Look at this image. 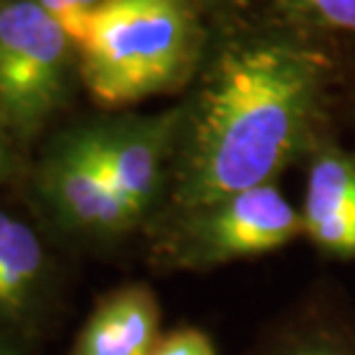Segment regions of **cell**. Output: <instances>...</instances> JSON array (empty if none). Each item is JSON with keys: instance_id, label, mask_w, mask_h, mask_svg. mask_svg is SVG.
Wrapping results in <instances>:
<instances>
[{"instance_id": "6da1fadb", "label": "cell", "mask_w": 355, "mask_h": 355, "mask_svg": "<svg viewBox=\"0 0 355 355\" xmlns=\"http://www.w3.org/2000/svg\"><path fill=\"white\" fill-rule=\"evenodd\" d=\"M316 92L318 67L293 49L259 44L222 58L198 104L184 208L272 182L307 132Z\"/></svg>"}, {"instance_id": "ba28073f", "label": "cell", "mask_w": 355, "mask_h": 355, "mask_svg": "<svg viewBox=\"0 0 355 355\" xmlns=\"http://www.w3.org/2000/svg\"><path fill=\"white\" fill-rule=\"evenodd\" d=\"M159 339V304L150 288L125 286L97 304L72 355H150Z\"/></svg>"}, {"instance_id": "9a60e30c", "label": "cell", "mask_w": 355, "mask_h": 355, "mask_svg": "<svg viewBox=\"0 0 355 355\" xmlns=\"http://www.w3.org/2000/svg\"><path fill=\"white\" fill-rule=\"evenodd\" d=\"M0 355H14V353H10V351H5V349H0Z\"/></svg>"}, {"instance_id": "30bf717a", "label": "cell", "mask_w": 355, "mask_h": 355, "mask_svg": "<svg viewBox=\"0 0 355 355\" xmlns=\"http://www.w3.org/2000/svg\"><path fill=\"white\" fill-rule=\"evenodd\" d=\"M42 5L51 17L62 26V31L67 33V37L79 44L86 35L88 21L92 12L97 10L104 0H35Z\"/></svg>"}, {"instance_id": "4fadbf2b", "label": "cell", "mask_w": 355, "mask_h": 355, "mask_svg": "<svg viewBox=\"0 0 355 355\" xmlns=\"http://www.w3.org/2000/svg\"><path fill=\"white\" fill-rule=\"evenodd\" d=\"M275 355H355V349L339 342L335 337L311 335L302 339H293Z\"/></svg>"}, {"instance_id": "277c9868", "label": "cell", "mask_w": 355, "mask_h": 355, "mask_svg": "<svg viewBox=\"0 0 355 355\" xmlns=\"http://www.w3.org/2000/svg\"><path fill=\"white\" fill-rule=\"evenodd\" d=\"M297 233L300 212L268 182L198 210L182 252L191 266H222L282 250Z\"/></svg>"}, {"instance_id": "5b68a950", "label": "cell", "mask_w": 355, "mask_h": 355, "mask_svg": "<svg viewBox=\"0 0 355 355\" xmlns=\"http://www.w3.org/2000/svg\"><path fill=\"white\" fill-rule=\"evenodd\" d=\"M44 194L69 231L90 238H113L137 222L99 164L88 132L55 148L44 166Z\"/></svg>"}, {"instance_id": "5bb4252c", "label": "cell", "mask_w": 355, "mask_h": 355, "mask_svg": "<svg viewBox=\"0 0 355 355\" xmlns=\"http://www.w3.org/2000/svg\"><path fill=\"white\" fill-rule=\"evenodd\" d=\"M5 162H7V148H5V137H3V125H0V173L5 171Z\"/></svg>"}, {"instance_id": "7c38bea8", "label": "cell", "mask_w": 355, "mask_h": 355, "mask_svg": "<svg viewBox=\"0 0 355 355\" xmlns=\"http://www.w3.org/2000/svg\"><path fill=\"white\" fill-rule=\"evenodd\" d=\"M150 355H217L210 335L198 328H178L159 337Z\"/></svg>"}, {"instance_id": "9c48e42d", "label": "cell", "mask_w": 355, "mask_h": 355, "mask_svg": "<svg viewBox=\"0 0 355 355\" xmlns=\"http://www.w3.org/2000/svg\"><path fill=\"white\" fill-rule=\"evenodd\" d=\"M44 272V250L21 219L0 212V316L17 314L31 302Z\"/></svg>"}, {"instance_id": "3957f363", "label": "cell", "mask_w": 355, "mask_h": 355, "mask_svg": "<svg viewBox=\"0 0 355 355\" xmlns=\"http://www.w3.org/2000/svg\"><path fill=\"white\" fill-rule=\"evenodd\" d=\"M67 33L35 0L0 7V109L14 125L35 127L62 92Z\"/></svg>"}, {"instance_id": "8992f818", "label": "cell", "mask_w": 355, "mask_h": 355, "mask_svg": "<svg viewBox=\"0 0 355 355\" xmlns=\"http://www.w3.org/2000/svg\"><path fill=\"white\" fill-rule=\"evenodd\" d=\"M171 127L173 118H155L88 130L104 173L137 219L150 208L159 191Z\"/></svg>"}, {"instance_id": "7a4b0ae2", "label": "cell", "mask_w": 355, "mask_h": 355, "mask_svg": "<svg viewBox=\"0 0 355 355\" xmlns=\"http://www.w3.org/2000/svg\"><path fill=\"white\" fill-rule=\"evenodd\" d=\"M76 46L92 99L134 104L182 76L191 49L189 14L182 0H104Z\"/></svg>"}, {"instance_id": "52a82bcc", "label": "cell", "mask_w": 355, "mask_h": 355, "mask_svg": "<svg viewBox=\"0 0 355 355\" xmlns=\"http://www.w3.org/2000/svg\"><path fill=\"white\" fill-rule=\"evenodd\" d=\"M300 217L318 250L355 259V157L328 150L311 162Z\"/></svg>"}, {"instance_id": "8fae6325", "label": "cell", "mask_w": 355, "mask_h": 355, "mask_svg": "<svg viewBox=\"0 0 355 355\" xmlns=\"http://www.w3.org/2000/svg\"><path fill=\"white\" fill-rule=\"evenodd\" d=\"M286 3L307 19H314L316 24L355 33V0H286Z\"/></svg>"}]
</instances>
